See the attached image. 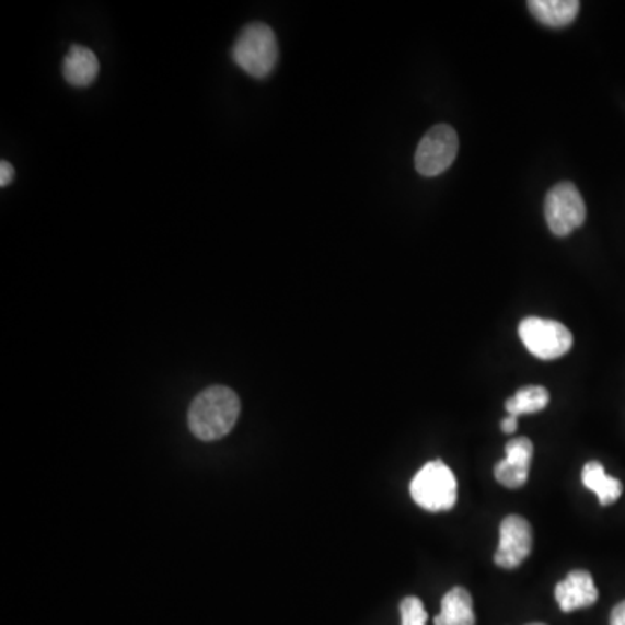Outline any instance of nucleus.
Here are the masks:
<instances>
[{"label": "nucleus", "instance_id": "nucleus-1", "mask_svg": "<svg viewBox=\"0 0 625 625\" xmlns=\"http://www.w3.org/2000/svg\"><path fill=\"white\" fill-rule=\"evenodd\" d=\"M240 416V400L227 386L201 391L188 410V426L198 440L215 441L227 437Z\"/></svg>", "mask_w": 625, "mask_h": 625}, {"label": "nucleus", "instance_id": "nucleus-2", "mask_svg": "<svg viewBox=\"0 0 625 625\" xmlns=\"http://www.w3.org/2000/svg\"><path fill=\"white\" fill-rule=\"evenodd\" d=\"M277 35L266 23L254 22L244 26L231 49L236 67L254 79H266L278 63Z\"/></svg>", "mask_w": 625, "mask_h": 625}, {"label": "nucleus", "instance_id": "nucleus-3", "mask_svg": "<svg viewBox=\"0 0 625 625\" xmlns=\"http://www.w3.org/2000/svg\"><path fill=\"white\" fill-rule=\"evenodd\" d=\"M410 496L426 511H449L458 502V479L445 462H428L412 479Z\"/></svg>", "mask_w": 625, "mask_h": 625}, {"label": "nucleus", "instance_id": "nucleus-4", "mask_svg": "<svg viewBox=\"0 0 625 625\" xmlns=\"http://www.w3.org/2000/svg\"><path fill=\"white\" fill-rule=\"evenodd\" d=\"M520 339L533 357L541 360H556L570 351L574 336L565 325L554 320L529 316L520 324Z\"/></svg>", "mask_w": 625, "mask_h": 625}, {"label": "nucleus", "instance_id": "nucleus-5", "mask_svg": "<svg viewBox=\"0 0 625 625\" xmlns=\"http://www.w3.org/2000/svg\"><path fill=\"white\" fill-rule=\"evenodd\" d=\"M458 132L447 124L431 127L420 139L416 151V169L420 176H440L458 157Z\"/></svg>", "mask_w": 625, "mask_h": 625}, {"label": "nucleus", "instance_id": "nucleus-6", "mask_svg": "<svg viewBox=\"0 0 625 625\" xmlns=\"http://www.w3.org/2000/svg\"><path fill=\"white\" fill-rule=\"evenodd\" d=\"M546 221L556 236L570 235L586 221V204L576 185L559 183L546 197Z\"/></svg>", "mask_w": 625, "mask_h": 625}, {"label": "nucleus", "instance_id": "nucleus-7", "mask_svg": "<svg viewBox=\"0 0 625 625\" xmlns=\"http://www.w3.org/2000/svg\"><path fill=\"white\" fill-rule=\"evenodd\" d=\"M499 535V547H497L494 562L504 570H514L532 553V525L523 517L509 514L500 523Z\"/></svg>", "mask_w": 625, "mask_h": 625}, {"label": "nucleus", "instance_id": "nucleus-8", "mask_svg": "<svg viewBox=\"0 0 625 625\" xmlns=\"http://www.w3.org/2000/svg\"><path fill=\"white\" fill-rule=\"evenodd\" d=\"M533 443L529 438L521 437L506 443V459L497 462L494 475L497 482L506 488H521L529 479L532 467Z\"/></svg>", "mask_w": 625, "mask_h": 625}, {"label": "nucleus", "instance_id": "nucleus-9", "mask_svg": "<svg viewBox=\"0 0 625 625\" xmlns=\"http://www.w3.org/2000/svg\"><path fill=\"white\" fill-rule=\"evenodd\" d=\"M554 598L562 612L571 613L592 606L600 598V592L589 571L574 570L556 586Z\"/></svg>", "mask_w": 625, "mask_h": 625}, {"label": "nucleus", "instance_id": "nucleus-10", "mask_svg": "<svg viewBox=\"0 0 625 625\" xmlns=\"http://www.w3.org/2000/svg\"><path fill=\"white\" fill-rule=\"evenodd\" d=\"M65 80L76 88H88L100 76V61L93 50L84 46H72L65 56L61 67Z\"/></svg>", "mask_w": 625, "mask_h": 625}, {"label": "nucleus", "instance_id": "nucleus-11", "mask_svg": "<svg viewBox=\"0 0 625 625\" xmlns=\"http://www.w3.org/2000/svg\"><path fill=\"white\" fill-rule=\"evenodd\" d=\"M435 625H476L475 609L470 591L453 588L441 600V612L435 618Z\"/></svg>", "mask_w": 625, "mask_h": 625}, {"label": "nucleus", "instance_id": "nucleus-12", "mask_svg": "<svg viewBox=\"0 0 625 625\" xmlns=\"http://www.w3.org/2000/svg\"><path fill=\"white\" fill-rule=\"evenodd\" d=\"M582 483L583 487L597 494L601 506H612V504L617 502L621 499L622 490H624L621 479L606 475L603 464L598 461L588 462L583 466Z\"/></svg>", "mask_w": 625, "mask_h": 625}, {"label": "nucleus", "instance_id": "nucleus-13", "mask_svg": "<svg viewBox=\"0 0 625 625\" xmlns=\"http://www.w3.org/2000/svg\"><path fill=\"white\" fill-rule=\"evenodd\" d=\"M530 11L539 22L553 28L570 25L579 14L577 0H530Z\"/></svg>", "mask_w": 625, "mask_h": 625}, {"label": "nucleus", "instance_id": "nucleus-14", "mask_svg": "<svg viewBox=\"0 0 625 625\" xmlns=\"http://www.w3.org/2000/svg\"><path fill=\"white\" fill-rule=\"evenodd\" d=\"M549 400V391L544 386L521 387L517 395L511 396L506 402V412H508V416L514 417L537 414L547 407Z\"/></svg>", "mask_w": 625, "mask_h": 625}, {"label": "nucleus", "instance_id": "nucleus-15", "mask_svg": "<svg viewBox=\"0 0 625 625\" xmlns=\"http://www.w3.org/2000/svg\"><path fill=\"white\" fill-rule=\"evenodd\" d=\"M402 625H428V612L419 598L407 597L400 604Z\"/></svg>", "mask_w": 625, "mask_h": 625}, {"label": "nucleus", "instance_id": "nucleus-16", "mask_svg": "<svg viewBox=\"0 0 625 625\" xmlns=\"http://www.w3.org/2000/svg\"><path fill=\"white\" fill-rule=\"evenodd\" d=\"M13 177H14L13 165L9 164V162H5V160H2V162H0V186L4 188V186H8L9 183L13 181Z\"/></svg>", "mask_w": 625, "mask_h": 625}, {"label": "nucleus", "instance_id": "nucleus-17", "mask_svg": "<svg viewBox=\"0 0 625 625\" xmlns=\"http://www.w3.org/2000/svg\"><path fill=\"white\" fill-rule=\"evenodd\" d=\"M610 625H625V601L618 603L610 615Z\"/></svg>", "mask_w": 625, "mask_h": 625}, {"label": "nucleus", "instance_id": "nucleus-18", "mask_svg": "<svg viewBox=\"0 0 625 625\" xmlns=\"http://www.w3.org/2000/svg\"><path fill=\"white\" fill-rule=\"evenodd\" d=\"M500 426H502V431L506 432V435H512L518 428V417L508 416L500 423Z\"/></svg>", "mask_w": 625, "mask_h": 625}, {"label": "nucleus", "instance_id": "nucleus-19", "mask_svg": "<svg viewBox=\"0 0 625 625\" xmlns=\"http://www.w3.org/2000/svg\"><path fill=\"white\" fill-rule=\"evenodd\" d=\"M529 625H546V624H542V622H533V624H529Z\"/></svg>", "mask_w": 625, "mask_h": 625}]
</instances>
